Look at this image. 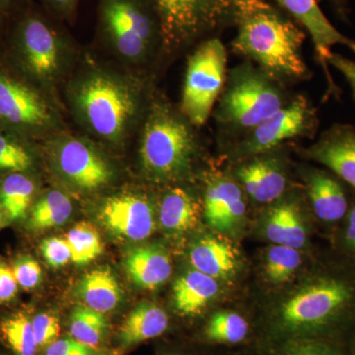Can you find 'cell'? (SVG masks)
I'll use <instances>...</instances> for the list:
<instances>
[{
  "instance_id": "3957f363",
  "label": "cell",
  "mask_w": 355,
  "mask_h": 355,
  "mask_svg": "<svg viewBox=\"0 0 355 355\" xmlns=\"http://www.w3.org/2000/svg\"><path fill=\"white\" fill-rule=\"evenodd\" d=\"M70 102L91 135L118 146L128 137L139 112V90L123 77L92 69L70 86Z\"/></svg>"
},
{
  "instance_id": "7bdbcfd3",
  "label": "cell",
  "mask_w": 355,
  "mask_h": 355,
  "mask_svg": "<svg viewBox=\"0 0 355 355\" xmlns=\"http://www.w3.org/2000/svg\"><path fill=\"white\" fill-rule=\"evenodd\" d=\"M329 64L338 69L343 77L347 79V83L350 85L352 90V95L355 100V62L354 60H349L338 55V53H331V58H329Z\"/></svg>"
},
{
  "instance_id": "7a4b0ae2",
  "label": "cell",
  "mask_w": 355,
  "mask_h": 355,
  "mask_svg": "<svg viewBox=\"0 0 355 355\" xmlns=\"http://www.w3.org/2000/svg\"><path fill=\"white\" fill-rule=\"evenodd\" d=\"M235 23V53L254 60L272 79L293 80L308 76L309 69L302 55L304 31L270 2L241 14Z\"/></svg>"
},
{
  "instance_id": "ee69618b",
  "label": "cell",
  "mask_w": 355,
  "mask_h": 355,
  "mask_svg": "<svg viewBox=\"0 0 355 355\" xmlns=\"http://www.w3.org/2000/svg\"><path fill=\"white\" fill-rule=\"evenodd\" d=\"M232 13L234 20L241 14L249 12L270 3L272 0H219Z\"/></svg>"
},
{
  "instance_id": "4fadbf2b",
  "label": "cell",
  "mask_w": 355,
  "mask_h": 355,
  "mask_svg": "<svg viewBox=\"0 0 355 355\" xmlns=\"http://www.w3.org/2000/svg\"><path fill=\"white\" fill-rule=\"evenodd\" d=\"M282 8L288 13L297 24L309 33L318 62L323 67L329 91L336 95L338 89L331 78L329 69V58H331V48L336 44H342L355 53V41L345 36L331 24L318 4V0H277Z\"/></svg>"
},
{
  "instance_id": "d6a6232c",
  "label": "cell",
  "mask_w": 355,
  "mask_h": 355,
  "mask_svg": "<svg viewBox=\"0 0 355 355\" xmlns=\"http://www.w3.org/2000/svg\"><path fill=\"white\" fill-rule=\"evenodd\" d=\"M249 324L245 318L234 312L216 313L205 328V335L211 342L238 343L245 340Z\"/></svg>"
},
{
  "instance_id": "74e56055",
  "label": "cell",
  "mask_w": 355,
  "mask_h": 355,
  "mask_svg": "<svg viewBox=\"0 0 355 355\" xmlns=\"http://www.w3.org/2000/svg\"><path fill=\"white\" fill-rule=\"evenodd\" d=\"M44 355H104L101 350L93 349L74 340L71 336L58 338L44 349Z\"/></svg>"
},
{
  "instance_id": "f35d334b",
  "label": "cell",
  "mask_w": 355,
  "mask_h": 355,
  "mask_svg": "<svg viewBox=\"0 0 355 355\" xmlns=\"http://www.w3.org/2000/svg\"><path fill=\"white\" fill-rule=\"evenodd\" d=\"M31 4L32 0H0V39Z\"/></svg>"
},
{
  "instance_id": "836d02e7",
  "label": "cell",
  "mask_w": 355,
  "mask_h": 355,
  "mask_svg": "<svg viewBox=\"0 0 355 355\" xmlns=\"http://www.w3.org/2000/svg\"><path fill=\"white\" fill-rule=\"evenodd\" d=\"M279 355H345L334 343L316 338H295L287 343Z\"/></svg>"
},
{
  "instance_id": "ffe728a7",
  "label": "cell",
  "mask_w": 355,
  "mask_h": 355,
  "mask_svg": "<svg viewBox=\"0 0 355 355\" xmlns=\"http://www.w3.org/2000/svg\"><path fill=\"white\" fill-rule=\"evenodd\" d=\"M191 266L216 279H227L238 268V254L232 245L214 236H203L190 250Z\"/></svg>"
},
{
  "instance_id": "9c48e42d",
  "label": "cell",
  "mask_w": 355,
  "mask_h": 355,
  "mask_svg": "<svg viewBox=\"0 0 355 355\" xmlns=\"http://www.w3.org/2000/svg\"><path fill=\"white\" fill-rule=\"evenodd\" d=\"M227 51L220 40L202 42L188 60L182 94V113L202 127L209 120L226 77Z\"/></svg>"
},
{
  "instance_id": "ab89813d",
  "label": "cell",
  "mask_w": 355,
  "mask_h": 355,
  "mask_svg": "<svg viewBox=\"0 0 355 355\" xmlns=\"http://www.w3.org/2000/svg\"><path fill=\"white\" fill-rule=\"evenodd\" d=\"M338 247L347 258L355 263V198L343 219V227L338 235Z\"/></svg>"
},
{
  "instance_id": "7402d4cb",
  "label": "cell",
  "mask_w": 355,
  "mask_h": 355,
  "mask_svg": "<svg viewBox=\"0 0 355 355\" xmlns=\"http://www.w3.org/2000/svg\"><path fill=\"white\" fill-rule=\"evenodd\" d=\"M169 326L167 313L153 303H140L135 306L118 333L119 343L123 349L157 338L164 334Z\"/></svg>"
},
{
  "instance_id": "ba28073f",
  "label": "cell",
  "mask_w": 355,
  "mask_h": 355,
  "mask_svg": "<svg viewBox=\"0 0 355 355\" xmlns=\"http://www.w3.org/2000/svg\"><path fill=\"white\" fill-rule=\"evenodd\" d=\"M55 125V112L43 90L0 58V125L32 139Z\"/></svg>"
},
{
  "instance_id": "44dd1931",
  "label": "cell",
  "mask_w": 355,
  "mask_h": 355,
  "mask_svg": "<svg viewBox=\"0 0 355 355\" xmlns=\"http://www.w3.org/2000/svg\"><path fill=\"white\" fill-rule=\"evenodd\" d=\"M218 291L217 279L197 270H188L173 287L175 308L182 316H196L216 297Z\"/></svg>"
},
{
  "instance_id": "7dc6e473",
  "label": "cell",
  "mask_w": 355,
  "mask_h": 355,
  "mask_svg": "<svg viewBox=\"0 0 355 355\" xmlns=\"http://www.w3.org/2000/svg\"><path fill=\"white\" fill-rule=\"evenodd\" d=\"M170 355H180V354H170Z\"/></svg>"
},
{
  "instance_id": "1f68e13d",
  "label": "cell",
  "mask_w": 355,
  "mask_h": 355,
  "mask_svg": "<svg viewBox=\"0 0 355 355\" xmlns=\"http://www.w3.org/2000/svg\"><path fill=\"white\" fill-rule=\"evenodd\" d=\"M302 257L295 248L275 245L266 254L263 270L266 279L275 284L291 280L300 268Z\"/></svg>"
},
{
  "instance_id": "277c9868",
  "label": "cell",
  "mask_w": 355,
  "mask_h": 355,
  "mask_svg": "<svg viewBox=\"0 0 355 355\" xmlns=\"http://www.w3.org/2000/svg\"><path fill=\"white\" fill-rule=\"evenodd\" d=\"M62 22L32 2L3 37L11 64L40 89L57 83L67 64L69 40Z\"/></svg>"
},
{
  "instance_id": "f546056e",
  "label": "cell",
  "mask_w": 355,
  "mask_h": 355,
  "mask_svg": "<svg viewBox=\"0 0 355 355\" xmlns=\"http://www.w3.org/2000/svg\"><path fill=\"white\" fill-rule=\"evenodd\" d=\"M0 338L14 355H37L38 352L32 318L24 311L0 319Z\"/></svg>"
},
{
  "instance_id": "d590c367",
  "label": "cell",
  "mask_w": 355,
  "mask_h": 355,
  "mask_svg": "<svg viewBox=\"0 0 355 355\" xmlns=\"http://www.w3.org/2000/svg\"><path fill=\"white\" fill-rule=\"evenodd\" d=\"M32 324L39 349H46L60 336V319L53 313L42 312L35 315Z\"/></svg>"
},
{
  "instance_id": "e575fe53",
  "label": "cell",
  "mask_w": 355,
  "mask_h": 355,
  "mask_svg": "<svg viewBox=\"0 0 355 355\" xmlns=\"http://www.w3.org/2000/svg\"><path fill=\"white\" fill-rule=\"evenodd\" d=\"M11 268L18 286L25 291H31L38 286L43 277L38 261L27 254L16 258Z\"/></svg>"
},
{
  "instance_id": "52a82bcc",
  "label": "cell",
  "mask_w": 355,
  "mask_h": 355,
  "mask_svg": "<svg viewBox=\"0 0 355 355\" xmlns=\"http://www.w3.org/2000/svg\"><path fill=\"white\" fill-rule=\"evenodd\" d=\"M284 105L272 78L261 70L244 67L231 76L220 99L218 116L236 130H251Z\"/></svg>"
},
{
  "instance_id": "30bf717a",
  "label": "cell",
  "mask_w": 355,
  "mask_h": 355,
  "mask_svg": "<svg viewBox=\"0 0 355 355\" xmlns=\"http://www.w3.org/2000/svg\"><path fill=\"white\" fill-rule=\"evenodd\" d=\"M162 32V46L173 51L193 43L226 21L232 13L219 0H150Z\"/></svg>"
},
{
  "instance_id": "d6986e66",
  "label": "cell",
  "mask_w": 355,
  "mask_h": 355,
  "mask_svg": "<svg viewBox=\"0 0 355 355\" xmlns=\"http://www.w3.org/2000/svg\"><path fill=\"white\" fill-rule=\"evenodd\" d=\"M123 263L128 277L140 288H158L171 277V259L164 248L158 245L133 248Z\"/></svg>"
},
{
  "instance_id": "bcb514c9",
  "label": "cell",
  "mask_w": 355,
  "mask_h": 355,
  "mask_svg": "<svg viewBox=\"0 0 355 355\" xmlns=\"http://www.w3.org/2000/svg\"><path fill=\"white\" fill-rule=\"evenodd\" d=\"M6 220V217L4 216L3 211L0 209V228L3 226L4 221Z\"/></svg>"
},
{
  "instance_id": "b9f144b4",
  "label": "cell",
  "mask_w": 355,
  "mask_h": 355,
  "mask_svg": "<svg viewBox=\"0 0 355 355\" xmlns=\"http://www.w3.org/2000/svg\"><path fill=\"white\" fill-rule=\"evenodd\" d=\"M18 287L12 268L0 259V304H6L15 299Z\"/></svg>"
},
{
  "instance_id": "83f0119b",
  "label": "cell",
  "mask_w": 355,
  "mask_h": 355,
  "mask_svg": "<svg viewBox=\"0 0 355 355\" xmlns=\"http://www.w3.org/2000/svg\"><path fill=\"white\" fill-rule=\"evenodd\" d=\"M36 163L30 139L0 125V176L31 173Z\"/></svg>"
},
{
  "instance_id": "8992f818",
  "label": "cell",
  "mask_w": 355,
  "mask_h": 355,
  "mask_svg": "<svg viewBox=\"0 0 355 355\" xmlns=\"http://www.w3.org/2000/svg\"><path fill=\"white\" fill-rule=\"evenodd\" d=\"M98 34L130 64L144 62L162 44L160 21L150 0H98Z\"/></svg>"
},
{
  "instance_id": "60d3db41",
  "label": "cell",
  "mask_w": 355,
  "mask_h": 355,
  "mask_svg": "<svg viewBox=\"0 0 355 355\" xmlns=\"http://www.w3.org/2000/svg\"><path fill=\"white\" fill-rule=\"evenodd\" d=\"M41 6L46 12L60 21L76 19L79 0H39Z\"/></svg>"
},
{
  "instance_id": "f6af8a7d",
  "label": "cell",
  "mask_w": 355,
  "mask_h": 355,
  "mask_svg": "<svg viewBox=\"0 0 355 355\" xmlns=\"http://www.w3.org/2000/svg\"><path fill=\"white\" fill-rule=\"evenodd\" d=\"M328 1L333 4L338 13L342 14L343 16L345 15V12H347V1H349V0H328Z\"/></svg>"
},
{
  "instance_id": "4dcf8cb0",
  "label": "cell",
  "mask_w": 355,
  "mask_h": 355,
  "mask_svg": "<svg viewBox=\"0 0 355 355\" xmlns=\"http://www.w3.org/2000/svg\"><path fill=\"white\" fill-rule=\"evenodd\" d=\"M65 240L71 252V261L76 265L91 263L102 254L103 244L99 233L87 222H80L70 229Z\"/></svg>"
},
{
  "instance_id": "ac0fdd59",
  "label": "cell",
  "mask_w": 355,
  "mask_h": 355,
  "mask_svg": "<svg viewBox=\"0 0 355 355\" xmlns=\"http://www.w3.org/2000/svg\"><path fill=\"white\" fill-rule=\"evenodd\" d=\"M237 177L248 196L257 202H275L286 191V172L277 158H254L237 170Z\"/></svg>"
},
{
  "instance_id": "cb8c5ba5",
  "label": "cell",
  "mask_w": 355,
  "mask_h": 355,
  "mask_svg": "<svg viewBox=\"0 0 355 355\" xmlns=\"http://www.w3.org/2000/svg\"><path fill=\"white\" fill-rule=\"evenodd\" d=\"M77 294L83 305L102 314L116 309L123 299L120 284L108 268L86 273L79 282Z\"/></svg>"
},
{
  "instance_id": "e0dca14e",
  "label": "cell",
  "mask_w": 355,
  "mask_h": 355,
  "mask_svg": "<svg viewBox=\"0 0 355 355\" xmlns=\"http://www.w3.org/2000/svg\"><path fill=\"white\" fill-rule=\"evenodd\" d=\"M246 202L241 188L229 178H212L205 196V216L212 228L232 230L244 218Z\"/></svg>"
},
{
  "instance_id": "8d00e7d4",
  "label": "cell",
  "mask_w": 355,
  "mask_h": 355,
  "mask_svg": "<svg viewBox=\"0 0 355 355\" xmlns=\"http://www.w3.org/2000/svg\"><path fill=\"white\" fill-rule=\"evenodd\" d=\"M41 251L44 260L53 268H60L71 261L67 240L62 238L51 237L44 239L41 244Z\"/></svg>"
},
{
  "instance_id": "5b68a950",
  "label": "cell",
  "mask_w": 355,
  "mask_h": 355,
  "mask_svg": "<svg viewBox=\"0 0 355 355\" xmlns=\"http://www.w3.org/2000/svg\"><path fill=\"white\" fill-rule=\"evenodd\" d=\"M195 135L184 120L165 103H154L140 139L142 169L153 181H175L190 171L195 157Z\"/></svg>"
},
{
  "instance_id": "8fae6325",
  "label": "cell",
  "mask_w": 355,
  "mask_h": 355,
  "mask_svg": "<svg viewBox=\"0 0 355 355\" xmlns=\"http://www.w3.org/2000/svg\"><path fill=\"white\" fill-rule=\"evenodd\" d=\"M49 155L58 176L76 190H100L113 179L108 160L86 139L62 135L51 142Z\"/></svg>"
},
{
  "instance_id": "4316f807",
  "label": "cell",
  "mask_w": 355,
  "mask_h": 355,
  "mask_svg": "<svg viewBox=\"0 0 355 355\" xmlns=\"http://www.w3.org/2000/svg\"><path fill=\"white\" fill-rule=\"evenodd\" d=\"M73 211V205L69 196L60 191H51L37 200L30 209L27 227L32 231L64 225Z\"/></svg>"
},
{
  "instance_id": "7c38bea8",
  "label": "cell",
  "mask_w": 355,
  "mask_h": 355,
  "mask_svg": "<svg viewBox=\"0 0 355 355\" xmlns=\"http://www.w3.org/2000/svg\"><path fill=\"white\" fill-rule=\"evenodd\" d=\"M316 123L315 109L307 99L299 96L249 130L240 146V151L247 155L268 153L287 140L309 135L314 130Z\"/></svg>"
},
{
  "instance_id": "d4e9b609",
  "label": "cell",
  "mask_w": 355,
  "mask_h": 355,
  "mask_svg": "<svg viewBox=\"0 0 355 355\" xmlns=\"http://www.w3.org/2000/svg\"><path fill=\"white\" fill-rule=\"evenodd\" d=\"M198 216V202L184 189H172L161 200L159 221L163 230L170 234H184L195 228Z\"/></svg>"
},
{
  "instance_id": "f1b7e54d",
  "label": "cell",
  "mask_w": 355,
  "mask_h": 355,
  "mask_svg": "<svg viewBox=\"0 0 355 355\" xmlns=\"http://www.w3.org/2000/svg\"><path fill=\"white\" fill-rule=\"evenodd\" d=\"M69 328L74 340L100 350L106 342L110 324L105 314L80 303L70 314Z\"/></svg>"
},
{
  "instance_id": "2e32d148",
  "label": "cell",
  "mask_w": 355,
  "mask_h": 355,
  "mask_svg": "<svg viewBox=\"0 0 355 355\" xmlns=\"http://www.w3.org/2000/svg\"><path fill=\"white\" fill-rule=\"evenodd\" d=\"M308 197L315 216L326 225H336L349 212L352 200L347 189L333 172L312 170L306 177Z\"/></svg>"
},
{
  "instance_id": "6da1fadb",
  "label": "cell",
  "mask_w": 355,
  "mask_h": 355,
  "mask_svg": "<svg viewBox=\"0 0 355 355\" xmlns=\"http://www.w3.org/2000/svg\"><path fill=\"white\" fill-rule=\"evenodd\" d=\"M355 324V263H331L313 275L277 308L273 326L279 335L316 338Z\"/></svg>"
},
{
  "instance_id": "484cf974",
  "label": "cell",
  "mask_w": 355,
  "mask_h": 355,
  "mask_svg": "<svg viewBox=\"0 0 355 355\" xmlns=\"http://www.w3.org/2000/svg\"><path fill=\"white\" fill-rule=\"evenodd\" d=\"M37 187L30 173H11L0 178V209L6 220L20 221L31 209Z\"/></svg>"
},
{
  "instance_id": "603a6c76",
  "label": "cell",
  "mask_w": 355,
  "mask_h": 355,
  "mask_svg": "<svg viewBox=\"0 0 355 355\" xmlns=\"http://www.w3.org/2000/svg\"><path fill=\"white\" fill-rule=\"evenodd\" d=\"M266 237L275 245L301 249L308 239L307 226L296 203L286 202L272 207L265 222Z\"/></svg>"
},
{
  "instance_id": "9a60e30c",
  "label": "cell",
  "mask_w": 355,
  "mask_h": 355,
  "mask_svg": "<svg viewBox=\"0 0 355 355\" xmlns=\"http://www.w3.org/2000/svg\"><path fill=\"white\" fill-rule=\"evenodd\" d=\"M306 153L355 190V128L352 125H333Z\"/></svg>"
},
{
  "instance_id": "5bb4252c",
  "label": "cell",
  "mask_w": 355,
  "mask_h": 355,
  "mask_svg": "<svg viewBox=\"0 0 355 355\" xmlns=\"http://www.w3.org/2000/svg\"><path fill=\"white\" fill-rule=\"evenodd\" d=\"M99 218L110 232L128 241H144L155 230L153 203L137 193H118L106 198Z\"/></svg>"
}]
</instances>
